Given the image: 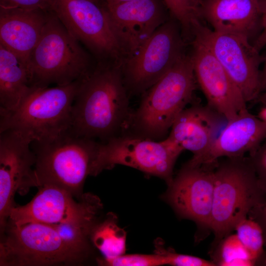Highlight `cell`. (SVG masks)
Instances as JSON below:
<instances>
[{
  "label": "cell",
  "instance_id": "1",
  "mask_svg": "<svg viewBox=\"0 0 266 266\" xmlns=\"http://www.w3.org/2000/svg\"><path fill=\"white\" fill-rule=\"evenodd\" d=\"M128 116L121 63L100 62L80 80L72 107L70 131L103 142L115 136Z\"/></svg>",
  "mask_w": 266,
  "mask_h": 266
},
{
  "label": "cell",
  "instance_id": "6",
  "mask_svg": "<svg viewBox=\"0 0 266 266\" xmlns=\"http://www.w3.org/2000/svg\"><path fill=\"white\" fill-rule=\"evenodd\" d=\"M99 142L79 136L70 129L46 141H33L37 186L54 185L80 195Z\"/></svg>",
  "mask_w": 266,
  "mask_h": 266
},
{
  "label": "cell",
  "instance_id": "34",
  "mask_svg": "<svg viewBox=\"0 0 266 266\" xmlns=\"http://www.w3.org/2000/svg\"><path fill=\"white\" fill-rule=\"evenodd\" d=\"M264 92L263 93H261L259 97L258 98V100L264 104V105L266 104V89L263 91Z\"/></svg>",
  "mask_w": 266,
  "mask_h": 266
},
{
  "label": "cell",
  "instance_id": "7",
  "mask_svg": "<svg viewBox=\"0 0 266 266\" xmlns=\"http://www.w3.org/2000/svg\"><path fill=\"white\" fill-rule=\"evenodd\" d=\"M183 150L168 137L156 142L149 138L115 136L99 142L90 175L121 165L160 177L168 185L173 179L175 162Z\"/></svg>",
  "mask_w": 266,
  "mask_h": 266
},
{
  "label": "cell",
  "instance_id": "20",
  "mask_svg": "<svg viewBox=\"0 0 266 266\" xmlns=\"http://www.w3.org/2000/svg\"><path fill=\"white\" fill-rule=\"evenodd\" d=\"M201 14L216 32L251 40L260 30V0H203Z\"/></svg>",
  "mask_w": 266,
  "mask_h": 266
},
{
  "label": "cell",
  "instance_id": "16",
  "mask_svg": "<svg viewBox=\"0 0 266 266\" xmlns=\"http://www.w3.org/2000/svg\"><path fill=\"white\" fill-rule=\"evenodd\" d=\"M104 6L123 59L135 53L168 20L162 0H132Z\"/></svg>",
  "mask_w": 266,
  "mask_h": 266
},
{
  "label": "cell",
  "instance_id": "11",
  "mask_svg": "<svg viewBox=\"0 0 266 266\" xmlns=\"http://www.w3.org/2000/svg\"><path fill=\"white\" fill-rule=\"evenodd\" d=\"M39 187L38 192L30 202L11 209L8 219L12 225L30 222L94 224L101 207L96 196L83 195L81 200L76 201L73 194L59 186L45 184Z\"/></svg>",
  "mask_w": 266,
  "mask_h": 266
},
{
  "label": "cell",
  "instance_id": "31",
  "mask_svg": "<svg viewBox=\"0 0 266 266\" xmlns=\"http://www.w3.org/2000/svg\"><path fill=\"white\" fill-rule=\"evenodd\" d=\"M264 62V67L261 71V93L266 89V54L263 60Z\"/></svg>",
  "mask_w": 266,
  "mask_h": 266
},
{
  "label": "cell",
  "instance_id": "30",
  "mask_svg": "<svg viewBox=\"0 0 266 266\" xmlns=\"http://www.w3.org/2000/svg\"><path fill=\"white\" fill-rule=\"evenodd\" d=\"M260 32L253 44L260 51L266 46V0H260Z\"/></svg>",
  "mask_w": 266,
  "mask_h": 266
},
{
  "label": "cell",
  "instance_id": "32",
  "mask_svg": "<svg viewBox=\"0 0 266 266\" xmlns=\"http://www.w3.org/2000/svg\"><path fill=\"white\" fill-rule=\"evenodd\" d=\"M132 0H102L103 4L106 6H113Z\"/></svg>",
  "mask_w": 266,
  "mask_h": 266
},
{
  "label": "cell",
  "instance_id": "18",
  "mask_svg": "<svg viewBox=\"0 0 266 266\" xmlns=\"http://www.w3.org/2000/svg\"><path fill=\"white\" fill-rule=\"evenodd\" d=\"M224 119L208 105L195 104L184 108L178 115L168 136L184 150L197 157L204 152L216 138Z\"/></svg>",
  "mask_w": 266,
  "mask_h": 266
},
{
  "label": "cell",
  "instance_id": "21",
  "mask_svg": "<svg viewBox=\"0 0 266 266\" xmlns=\"http://www.w3.org/2000/svg\"><path fill=\"white\" fill-rule=\"evenodd\" d=\"M33 87L28 64L0 45V109L16 108Z\"/></svg>",
  "mask_w": 266,
  "mask_h": 266
},
{
  "label": "cell",
  "instance_id": "12",
  "mask_svg": "<svg viewBox=\"0 0 266 266\" xmlns=\"http://www.w3.org/2000/svg\"><path fill=\"white\" fill-rule=\"evenodd\" d=\"M218 164L195 165L187 162L164 196L180 217L195 222L199 239L211 231L214 170Z\"/></svg>",
  "mask_w": 266,
  "mask_h": 266
},
{
  "label": "cell",
  "instance_id": "27",
  "mask_svg": "<svg viewBox=\"0 0 266 266\" xmlns=\"http://www.w3.org/2000/svg\"><path fill=\"white\" fill-rule=\"evenodd\" d=\"M249 157L254 166L260 185L266 193V138Z\"/></svg>",
  "mask_w": 266,
  "mask_h": 266
},
{
  "label": "cell",
  "instance_id": "14",
  "mask_svg": "<svg viewBox=\"0 0 266 266\" xmlns=\"http://www.w3.org/2000/svg\"><path fill=\"white\" fill-rule=\"evenodd\" d=\"M192 38L191 56L197 83L207 105L227 122L230 121L247 109V102L197 27L193 30Z\"/></svg>",
  "mask_w": 266,
  "mask_h": 266
},
{
  "label": "cell",
  "instance_id": "26",
  "mask_svg": "<svg viewBox=\"0 0 266 266\" xmlns=\"http://www.w3.org/2000/svg\"><path fill=\"white\" fill-rule=\"evenodd\" d=\"M159 253L165 258L166 265L173 266H215L211 261L191 255L177 253L165 249H159Z\"/></svg>",
  "mask_w": 266,
  "mask_h": 266
},
{
  "label": "cell",
  "instance_id": "23",
  "mask_svg": "<svg viewBox=\"0 0 266 266\" xmlns=\"http://www.w3.org/2000/svg\"><path fill=\"white\" fill-rule=\"evenodd\" d=\"M172 18L179 24L183 36L191 37L193 29L203 20V0H162Z\"/></svg>",
  "mask_w": 266,
  "mask_h": 266
},
{
  "label": "cell",
  "instance_id": "25",
  "mask_svg": "<svg viewBox=\"0 0 266 266\" xmlns=\"http://www.w3.org/2000/svg\"><path fill=\"white\" fill-rule=\"evenodd\" d=\"M102 264L111 266H158L165 265L164 256L155 254H123L117 257L102 261Z\"/></svg>",
  "mask_w": 266,
  "mask_h": 266
},
{
  "label": "cell",
  "instance_id": "13",
  "mask_svg": "<svg viewBox=\"0 0 266 266\" xmlns=\"http://www.w3.org/2000/svg\"><path fill=\"white\" fill-rule=\"evenodd\" d=\"M196 26L246 102L257 100L261 93L259 66L263 58L251 40L242 35L215 31L202 23Z\"/></svg>",
  "mask_w": 266,
  "mask_h": 266
},
{
  "label": "cell",
  "instance_id": "19",
  "mask_svg": "<svg viewBox=\"0 0 266 266\" xmlns=\"http://www.w3.org/2000/svg\"><path fill=\"white\" fill-rule=\"evenodd\" d=\"M50 11L0 7V45L28 64Z\"/></svg>",
  "mask_w": 266,
  "mask_h": 266
},
{
  "label": "cell",
  "instance_id": "3",
  "mask_svg": "<svg viewBox=\"0 0 266 266\" xmlns=\"http://www.w3.org/2000/svg\"><path fill=\"white\" fill-rule=\"evenodd\" d=\"M80 80L54 87H33L16 108L0 109V132L14 130L33 142L48 140L63 134L70 128Z\"/></svg>",
  "mask_w": 266,
  "mask_h": 266
},
{
  "label": "cell",
  "instance_id": "33",
  "mask_svg": "<svg viewBox=\"0 0 266 266\" xmlns=\"http://www.w3.org/2000/svg\"><path fill=\"white\" fill-rule=\"evenodd\" d=\"M264 105L265 106L259 111L257 117L266 123V104Z\"/></svg>",
  "mask_w": 266,
  "mask_h": 266
},
{
  "label": "cell",
  "instance_id": "4",
  "mask_svg": "<svg viewBox=\"0 0 266 266\" xmlns=\"http://www.w3.org/2000/svg\"><path fill=\"white\" fill-rule=\"evenodd\" d=\"M28 66L32 86L36 87L69 84L94 67L90 55L51 10Z\"/></svg>",
  "mask_w": 266,
  "mask_h": 266
},
{
  "label": "cell",
  "instance_id": "8",
  "mask_svg": "<svg viewBox=\"0 0 266 266\" xmlns=\"http://www.w3.org/2000/svg\"><path fill=\"white\" fill-rule=\"evenodd\" d=\"M85 252L71 247L53 224L12 225L0 243V266H46L73 263Z\"/></svg>",
  "mask_w": 266,
  "mask_h": 266
},
{
  "label": "cell",
  "instance_id": "15",
  "mask_svg": "<svg viewBox=\"0 0 266 266\" xmlns=\"http://www.w3.org/2000/svg\"><path fill=\"white\" fill-rule=\"evenodd\" d=\"M31 139L12 130L0 132V224L4 231L17 192L37 186Z\"/></svg>",
  "mask_w": 266,
  "mask_h": 266
},
{
  "label": "cell",
  "instance_id": "10",
  "mask_svg": "<svg viewBox=\"0 0 266 266\" xmlns=\"http://www.w3.org/2000/svg\"><path fill=\"white\" fill-rule=\"evenodd\" d=\"M51 10L67 31L101 62H121L123 55L103 4L92 0H52Z\"/></svg>",
  "mask_w": 266,
  "mask_h": 266
},
{
  "label": "cell",
  "instance_id": "17",
  "mask_svg": "<svg viewBox=\"0 0 266 266\" xmlns=\"http://www.w3.org/2000/svg\"><path fill=\"white\" fill-rule=\"evenodd\" d=\"M266 138V123L252 114L247 108L227 122L209 148L200 156L192 157V165L215 164L218 159L252 154Z\"/></svg>",
  "mask_w": 266,
  "mask_h": 266
},
{
  "label": "cell",
  "instance_id": "35",
  "mask_svg": "<svg viewBox=\"0 0 266 266\" xmlns=\"http://www.w3.org/2000/svg\"><path fill=\"white\" fill-rule=\"evenodd\" d=\"M96 2H98V3H100V4H102L103 3V1H102V0H92Z\"/></svg>",
  "mask_w": 266,
  "mask_h": 266
},
{
  "label": "cell",
  "instance_id": "2",
  "mask_svg": "<svg viewBox=\"0 0 266 266\" xmlns=\"http://www.w3.org/2000/svg\"><path fill=\"white\" fill-rule=\"evenodd\" d=\"M266 197L249 156L227 158L218 162L214 170L212 249L247 218L253 207L265 201Z\"/></svg>",
  "mask_w": 266,
  "mask_h": 266
},
{
  "label": "cell",
  "instance_id": "9",
  "mask_svg": "<svg viewBox=\"0 0 266 266\" xmlns=\"http://www.w3.org/2000/svg\"><path fill=\"white\" fill-rule=\"evenodd\" d=\"M178 25L173 18L168 19L135 53L122 60L127 88L135 93L146 92L185 53Z\"/></svg>",
  "mask_w": 266,
  "mask_h": 266
},
{
  "label": "cell",
  "instance_id": "29",
  "mask_svg": "<svg viewBox=\"0 0 266 266\" xmlns=\"http://www.w3.org/2000/svg\"><path fill=\"white\" fill-rule=\"evenodd\" d=\"M248 216L260 226L263 232L265 246H266V200L253 207Z\"/></svg>",
  "mask_w": 266,
  "mask_h": 266
},
{
  "label": "cell",
  "instance_id": "24",
  "mask_svg": "<svg viewBox=\"0 0 266 266\" xmlns=\"http://www.w3.org/2000/svg\"><path fill=\"white\" fill-rule=\"evenodd\" d=\"M236 235L253 264H260L265 256L262 230L253 220L246 218L236 226Z\"/></svg>",
  "mask_w": 266,
  "mask_h": 266
},
{
  "label": "cell",
  "instance_id": "5",
  "mask_svg": "<svg viewBox=\"0 0 266 266\" xmlns=\"http://www.w3.org/2000/svg\"><path fill=\"white\" fill-rule=\"evenodd\" d=\"M197 84L191 55L185 53L146 91L133 117L135 129L146 138L165 135L192 100Z\"/></svg>",
  "mask_w": 266,
  "mask_h": 266
},
{
  "label": "cell",
  "instance_id": "22",
  "mask_svg": "<svg viewBox=\"0 0 266 266\" xmlns=\"http://www.w3.org/2000/svg\"><path fill=\"white\" fill-rule=\"evenodd\" d=\"M91 235L94 244L109 260L124 254L126 249V233L119 227L117 217L108 214L101 223L95 226Z\"/></svg>",
  "mask_w": 266,
  "mask_h": 266
},
{
  "label": "cell",
  "instance_id": "28",
  "mask_svg": "<svg viewBox=\"0 0 266 266\" xmlns=\"http://www.w3.org/2000/svg\"><path fill=\"white\" fill-rule=\"evenodd\" d=\"M52 0H0V7L51 10Z\"/></svg>",
  "mask_w": 266,
  "mask_h": 266
}]
</instances>
